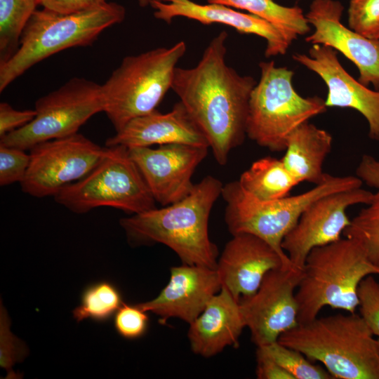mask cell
Wrapping results in <instances>:
<instances>
[{"label": "cell", "mask_w": 379, "mask_h": 379, "mask_svg": "<svg viewBox=\"0 0 379 379\" xmlns=\"http://www.w3.org/2000/svg\"><path fill=\"white\" fill-rule=\"evenodd\" d=\"M227 36L225 31L214 36L194 67H177L171 84L222 166L246 136L248 102L257 83L227 64Z\"/></svg>", "instance_id": "obj_1"}, {"label": "cell", "mask_w": 379, "mask_h": 379, "mask_svg": "<svg viewBox=\"0 0 379 379\" xmlns=\"http://www.w3.org/2000/svg\"><path fill=\"white\" fill-rule=\"evenodd\" d=\"M223 185L207 175L181 200L120 220L135 244L160 243L173 250L182 264L216 268L218 249L208 234L211 209Z\"/></svg>", "instance_id": "obj_2"}, {"label": "cell", "mask_w": 379, "mask_h": 379, "mask_svg": "<svg viewBox=\"0 0 379 379\" xmlns=\"http://www.w3.org/2000/svg\"><path fill=\"white\" fill-rule=\"evenodd\" d=\"M360 314H337L298 324L278 341L320 362L333 378L379 379V345Z\"/></svg>", "instance_id": "obj_3"}, {"label": "cell", "mask_w": 379, "mask_h": 379, "mask_svg": "<svg viewBox=\"0 0 379 379\" xmlns=\"http://www.w3.org/2000/svg\"><path fill=\"white\" fill-rule=\"evenodd\" d=\"M369 275H379V268L354 239L341 238L313 248L295 292L299 324L314 320L325 306L354 313L359 286Z\"/></svg>", "instance_id": "obj_4"}, {"label": "cell", "mask_w": 379, "mask_h": 379, "mask_svg": "<svg viewBox=\"0 0 379 379\" xmlns=\"http://www.w3.org/2000/svg\"><path fill=\"white\" fill-rule=\"evenodd\" d=\"M125 17V8L115 2L72 13L36 10L18 50L0 64V92L46 58L67 48L91 45L105 29L121 22Z\"/></svg>", "instance_id": "obj_5"}, {"label": "cell", "mask_w": 379, "mask_h": 379, "mask_svg": "<svg viewBox=\"0 0 379 379\" xmlns=\"http://www.w3.org/2000/svg\"><path fill=\"white\" fill-rule=\"evenodd\" d=\"M362 184L357 175L334 176L326 173L322 182L302 194L273 201H261L246 192L238 180L230 182L223 185L221 192L226 204L225 223L232 235L248 233L263 239L288 265L295 268L281 244L303 211L324 195L359 187Z\"/></svg>", "instance_id": "obj_6"}, {"label": "cell", "mask_w": 379, "mask_h": 379, "mask_svg": "<svg viewBox=\"0 0 379 379\" xmlns=\"http://www.w3.org/2000/svg\"><path fill=\"white\" fill-rule=\"evenodd\" d=\"M185 41L125 57L102 85L104 112L116 132L156 109L169 89Z\"/></svg>", "instance_id": "obj_7"}, {"label": "cell", "mask_w": 379, "mask_h": 379, "mask_svg": "<svg viewBox=\"0 0 379 379\" xmlns=\"http://www.w3.org/2000/svg\"><path fill=\"white\" fill-rule=\"evenodd\" d=\"M260 77L251 91L246 135L272 152L284 151L291 133L301 124L326 112L325 100L304 98L294 89V72L277 67L274 61L259 64Z\"/></svg>", "instance_id": "obj_8"}, {"label": "cell", "mask_w": 379, "mask_h": 379, "mask_svg": "<svg viewBox=\"0 0 379 379\" xmlns=\"http://www.w3.org/2000/svg\"><path fill=\"white\" fill-rule=\"evenodd\" d=\"M54 199L76 213L108 206L133 215L156 208L157 203L128 148L123 145L106 146L97 165Z\"/></svg>", "instance_id": "obj_9"}, {"label": "cell", "mask_w": 379, "mask_h": 379, "mask_svg": "<svg viewBox=\"0 0 379 379\" xmlns=\"http://www.w3.org/2000/svg\"><path fill=\"white\" fill-rule=\"evenodd\" d=\"M34 109V119L0 138V144L26 150L45 141L77 133L91 117L104 111L102 85L74 77L39 98Z\"/></svg>", "instance_id": "obj_10"}, {"label": "cell", "mask_w": 379, "mask_h": 379, "mask_svg": "<svg viewBox=\"0 0 379 379\" xmlns=\"http://www.w3.org/2000/svg\"><path fill=\"white\" fill-rule=\"evenodd\" d=\"M30 161L20 183L35 197H54L87 175L100 161L102 148L80 133L39 143L29 149Z\"/></svg>", "instance_id": "obj_11"}, {"label": "cell", "mask_w": 379, "mask_h": 379, "mask_svg": "<svg viewBox=\"0 0 379 379\" xmlns=\"http://www.w3.org/2000/svg\"><path fill=\"white\" fill-rule=\"evenodd\" d=\"M301 277L302 270H271L254 294L239 300L245 326L257 347L277 341L299 324L295 292Z\"/></svg>", "instance_id": "obj_12"}, {"label": "cell", "mask_w": 379, "mask_h": 379, "mask_svg": "<svg viewBox=\"0 0 379 379\" xmlns=\"http://www.w3.org/2000/svg\"><path fill=\"white\" fill-rule=\"evenodd\" d=\"M372 197V192L359 187L330 193L312 202L281 244L293 265L302 270L313 248L341 239L351 222L347 208L357 204L367 205Z\"/></svg>", "instance_id": "obj_13"}, {"label": "cell", "mask_w": 379, "mask_h": 379, "mask_svg": "<svg viewBox=\"0 0 379 379\" xmlns=\"http://www.w3.org/2000/svg\"><path fill=\"white\" fill-rule=\"evenodd\" d=\"M208 148L173 143L157 148L129 147L128 151L155 201L164 206L191 192L194 186L192 175L206 157Z\"/></svg>", "instance_id": "obj_14"}, {"label": "cell", "mask_w": 379, "mask_h": 379, "mask_svg": "<svg viewBox=\"0 0 379 379\" xmlns=\"http://www.w3.org/2000/svg\"><path fill=\"white\" fill-rule=\"evenodd\" d=\"M344 7L336 0H313L307 20L314 32L305 38L312 44L329 46L352 61L359 73L358 81L379 90V39H368L341 22Z\"/></svg>", "instance_id": "obj_15"}, {"label": "cell", "mask_w": 379, "mask_h": 379, "mask_svg": "<svg viewBox=\"0 0 379 379\" xmlns=\"http://www.w3.org/2000/svg\"><path fill=\"white\" fill-rule=\"evenodd\" d=\"M293 59L315 72L326 84L327 107L351 108L366 120L368 137L379 142V90H371L354 79L340 64L338 53L321 44H313L308 55L295 53Z\"/></svg>", "instance_id": "obj_16"}, {"label": "cell", "mask_w": 379, "mask_h": 379, "mask_svg": "<svg viewBox=\"0 0 379 379\" xmlns=\"http://www.w3.org/2000/svg\"><path fill=\"white\" fill-rule=\"evenodd\" d=\"M232 236L218 259L216 270L222 286L239 302L254 294L271 270L296 269L260 237L248 233Z\"/></svg>", "instance_id": "obj_17"}, {"label": "cell", "mask_w": 379, "mask_h": 379, "mask_svg": "<svg viewBox=\"0 0 379 379\" xmlns=\"http://www.w3.org/2000/svg\"><path fill=\"white\" fill-rule=\"evenodd\" d=\"M170 272L168 284L156 298L136 305L157 315L160 323L178 318L190 324L220 291V277L216 268L196 265L182 264Z\"/></svg>", "instance_id": "obj_18"}, {"label": "cell", "mask_w": 379, "mask_h": 379, "mask_svg": "<svg viewBox=\"0 0 379 379\" xmlns=\"http://www.w3.org/2000/svg\"><path fill=\"white\" fill-rule=\"evenodd\" d=\"M150 6L155 10L154 16L167 23H171L175 18L183 17L206 25H226L241 34L262 37L267 43L265 51L267 58L284 55L290 46L279 30L268 22L222 4H199L192 0H166L153 2Z\"/></svg>", "instance_id": "obj_19"}, {"label": "cell", "mask_w": 379, "mask_h": 379, "mask_svg": "<svg viewBox=\"0 0 379 379\" xmlns=\"http://www.w3.org/2000/svg\"><path fill=\"white\" fill-rule=\"evenodd\" d=\"M173 143L209 147L205 135L180 101L167 113L155 109L132 119L107 139L105 145L129 148Z\"/></svg>", "instance_id": "obj_20"}, {"label": "cell", "mask_w": 379, "mask_h": 379, "mask_svg": "<svg viewBox=\"0 0 379 379\" xmlns=\"http://www.w3.org/2000/svg\"><path fill=\"white\" fill-rule=\"evenodd\" d=\"M189 325L191 349L204 357L216 355L228 346L237 347L246 327L239 302L222 286Z\"/></svg>", "instance_id": "obj_21"}, {"label": "cell", "mask_w": 379, "mask_h": 379, "mask_svg": "<svg viewBox=\"0 0 379 379\" xmlns=\"http://www.w3.org/2000/svg\"><path fill=\"white\" fill-rule=\"evenodd\" d=\"M332 145L330 133L307 121L289 135L281 160L299 183L306 181L316 185L326 177L323 164Z\"/></svg>", "instance_id": "obj_22"}, {"label": "cell", "mask_w": 379, "mask_h": 379, "mask_svg": "<svg viewBox=\"0 0 379 379\" xmlns=\"http://www.w3.org/2000/svg\"><path fill=\"white\" fill-rule=\"evenodd\" d=\"M356 175L367 186L375 190L369 204L351 219L343 234L359 241L369 260L379 268V159L364 154Z\"/></svg>", "instance_id": "obj_23"}, {"label": "cell", "mask_w": 379, "mask_h": 379, "mask_svg": "<svg viewBox=\"0 0 379 379\" xmlns=\"http://www.w3.org/2000/svg\"><path fill=\"white\" fill-rule=\"evenodd\" d=\"M241 187L261 201H273L289 196L299 182L281 159L266 157L255 161L240 175Z\"/></svg>", "instance_id": "obj_24"}, {"label": "cell", "mask_w": 379, "mask_h": 379, "mask_svg": "<svg viewBox=\"0 0 379 379\" xmlns=\"http://www.w3.org/2000/svg\"><path fill=\"white\" fill-rule=\"evenodd\" d=\"M207 2L244 10L265 20L278 29L290 45L298 36L311 30L303 10L297 6H284L274 0H207Z\"/></svg>", "instance_id": "obj_25"}, {"label": "cell", "mask_w": 379, "mask_h": 379, "mask_svg": "<svg viewBox=\"0 0 379 379\" xmlns=\"http://www.w3.org/2000/svg\"><path fill=\"white\" fill-rule=\"evenodd\" d=\"M38 0H0V64L18 50L22 32Z\"/></svg>", "instance_id": "obj_26"}, {"label": "cell", "mask_w": 379, "mask_h": 379, "mask_svg": "<svg viewBox=\"0 0 379 379\" xmlns=\"http://www.w3.org/2000/svg\"><path fill=\"white\" fill-rule=\"evenodd\" d=\"M117 288L108 281L88 286L83 292L81 302L72 312L77 322L90 319L97 321L108 320L123 304Z\"/></svg>", "instance_id": "obj_27"}, {"label": "cell", "mask_w": 379, "mask_h": 379, "mask_svg": "<svg viewBox=\"0 0 379 379\" xmlns=\"http://www.w3.org/2000/svg\"><path fill=\"white\" fill-rule=\"evenodd\" d=\"M257 347L291 374L293 379H333L325 368L314 364L302 353L278 340Z\"/></svg>", "instance_id": "obj_28"}, {"label": "cell", "mask_w": 379, "mask_h": 379, "mask_svg": "<svg viewBox=\"0 0 379 379\" xmlns=\"http://www.w3.org/2000/svg\"><path fill=\"white\" fill-rule=\"evenodd\" d=\"M349 27L371 39H379V0H350Z\"/></svg>", "instance_id": "obj_29"}, {"label": "cell", "mask_w": 379, "mask_h": 379, "mask_svg": "<svg viewBox=\"0 0 379 379\" xmlns=\"http://www.w3.org/2000/svg\"><path fill=\"white\" fill-rule=\"evenodd\" d=\"M27 354L25 344L10 331V320L1 304L0 312V366L7 371V378H18L12 369L16 362L22 361Z\"/></svg>", "instance_id": "obj_30"}, {"label": "cell", "mask_w": 379, "mask_h": 379, "mask_svg": "<svg viewBox=\"0 0 379 379\" xmlns=\"http://www.w3.org/2000/svg\"><path fill=\"white\" fill-rule=\"evenodd\" d=\"M374 276L369 275L361 281L358 299L360 316L372 333L379 338V281Z\"/></svg>", "instance_id": "obj_31"}, {"label": "cell", "mask_w": 379, "mask_h": 379, "mask_svg": "<svg viewBox=\"0 0 379 379\" xmlns=\"http://www.w3.org/2000/svg\"><path fill=\"white\" fill-rule=\"evenodd\" d=\"M29 154L24 149L0 144V185L21 182L27 171Z\"/></svg>", "instance_id": "obj_32"}, {"label": "cell", "mask_w": 379, "mask_h": 379, "mask_svg": "<svg viewBox=\"0 0 379 379\" xmlns=\"http://www.w3.org/2000/svg\"><path fill=\"white\" fill-rule=\"evenodd\" d=\"M147 312L137 305L123 303L115 314L114 328L123 338L135 339L142 336L148 326Z\"/></svg>", "instance_id": "obj_33"}, {"label": "cell", "mask_w": 379, "mask_h": 379, "mask_svg": "<svg viewBox=\"0 0 379 379\" xmlns=\"http://www.w3.org/2000/svg\"><path fill=\"white\" fill-rule=\"evenodd\" d=\"M36 115V110H17L8 103H0V138L17 130L32 121Z\"/></svg>", "instance_id": "obj_34"}, {"label": "cell", "mask_w": 379, "mask_h": 379, "mask_svg": "<svg viewBox=\"0 0 379 379\" xmlns=\"http://www.w3.org/2000/svg\"><path fill=\"white\" fill-rule=\"evenodd\" d=\"M107 0H38L44 8L60 13H72L98 8Z\"/></svg>", "instance_id": "obj_35"}, {"label": "cell", "mask_w": 379, "mask_h": 379, "mask_svg": "<svg viewBox=\"0 0 379 379\" xmlns=\"http://www.w3.org/2000/svg\"><path fill=\"white\" fill-rule=\"evenodd\" d=\"M256 361L255 373L258 379H293L291 374L258 347Z\"/></svg>", "instance_id": "obj_36"}, {"label": "cell", "mask_w": 379, "mask_h": 379, "mask_svg": "<svg viewBox=\"0 0 379 379\" xmlns=\"http://www.w3.org/2000/svg\"><path fill=\"white\" fill-rule=\"evenodd\" d=\"M136 1L141 7H146L149 5L150 6L152 3L153 2H155V1L164 2L166 0H136Z\"/></svg>", "instance_id": "obj_37"}, {"label": "cell", "mask_w": 379, "mask_h": 379, "mask_svg": "<svg viewBox=\"0 0 379 379\" xmlns=\"http://www.w3.org/2000/svg\"><path fill=\"white\" fill-rule=\"evenodd\" d=\"M378 345H379V338H378Z\"/></svg>", "instance_id": "obj_38"}]
</instances>
